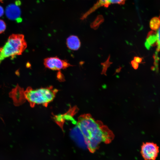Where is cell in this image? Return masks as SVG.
<instances>
[{"instance_id":"11","label":"cell","mask_w":160,"mask_h":160,"mask_svg":"<svg viewBox=\"0 0 160 160\" xmlns=\"http://www.w3.org/2000/svg\"><path fill=\"white\" fill-rule=\"evenodd\" d=\"M110 57L109 55L106 60L104 63H101V65L103 66L101 74H104L106 76V72L108 68L110 66V65L112 63V62L110 61Z\"/></svg>"},{"instance_id":"6","label":"cell","mask_w":160,"mask_h":160,"mask_svg":"<svg viewBox=\"0 0 160 160\" xmlns=\"http://www.w3.org/2000/svg\"><path fill=\"white\" fill-rule=\"evenodd\" d=\"M5 12L9 19L19 22L21 21L20 9L17 4H12L9 5L6 9Z\"/></svg>"},{"instance_id":"18","label":"cell","mask_w":160,"mask_h":160,"mask_svg":"<svg viewBox=\"0 0 160 160\" xmlns=\"http://www.w3.org/2000/svg\"><path fill=\"white\" fill-rule=\"evenodd\" d=\"M57 77L59 80L64 79L63 76L60 72H59L57 73Z\"/></svg>"},{"instance_id":"8","label":"cell","mask_w":160,"mask_h":160,"mask_svg":"<svg viewBox=\"0 0 160 160\" xmlns=\"http://www.w3.org/2000/svg\"><path fill=\"white\" fill-rule=\"evenodd\" d=\"M66 44L68 48L72 50H78L81 46V42L78 37L76 36L71 35L66 40Z\"/></svg>"},{"instance_id":"16","label":"cell","mask_w":160,"mask_h":160,"mask_svg":"<svg viewBox=\"0 0 160 160\" xmlns=\"http://www.w3.org/2000/svg\"><path fill=\"white\" fill-rule=\"evenodd\" d=\"M131 63L132 66L135 69H137L139 66V64L136 62L134 60H132L131 61Z\"/></svg>"},{"instance_id":"20","label":"cell","mask_w":160,"mask_h":160,"mask_svg":"<svg viewBox=\"0 0 160 160\" xmlns=\"http://www.w3.org/2000/svg\"><path fill=\"white\" fill-rule=\"evenodd\" d=\"M159 17L160 19V15L159 16Z\"/></svg>"},{"instance_id":"13","label":"cell","mask_w":160,"mask_h":160,"mask_svg":"<svg viewBox=\"0 0 160 160\" xmlns=\"http://www.w3.org/2000/svg\"><path fill=\"white\" fill-rule=\"evenodd\" d=\"M102 22V20L101 19L96 20L91 25V27L94 29L97 28L100 25Z\"/></svg>"},{"instance_id":"4","label":"cell","mask_w":160,"mask_h":160,"mask_svg":"<svg viewBox=\"0 0 160 160\" xmlns=\"http://www.w3.org/2000/svg\"><path fill=\"white\" fill-rule=\"evenodd\" d=\"M159 152V147L153 142L143 143L141 147V153L145 160H155Z\"/></svg>"},{"instance_id":"17","label":"cell","mask_w":160,"mask_h":160,"mask_svg":"<svg viewBox=\"0 0 160 160\" xmlns=\"http://www.w3.org/2000/svg\"><path fill=\"white\" fill-rule=\"evenodd\" d=\"M142 58L139 57L135 56L134 57V60L138 63H141L142 61Z\"/></svg>"},{"instance_id":"7","label":"cell","mask_w":160,"mask_h":160,"mask_svg":"<svg viewBox=\"0 0 160 160\" xmlns=\"http://www.w3.org/2000/svg\"><path fill=\"white\" fill-rule=\"evenodd\" d=\"M111 4V0H98L92 7L83 15L81 19L83 20L85 19L89 14L101 7L104 6L108 7Z\"/></svg>"},{"instance_id":"1","label":"cell","mask_w":160,"mask_h":160,"mask_svg":"<svg viewBox=\"0 0 160 160\" xmlns=\"http://www.w3.org/2000/svg\"><path fill=\"white\" fill-rule=\"evenodd\" d=\"M76 126L81 132L87 147L94 153L103 142L110 143L114 135L112 132L100 121L95 120L89 114L79 117Z\"/></svg>"},{"instance_id":"2","label":"cell","mask_w":160,"mask_h":160,"mask_svg":"<svg viewBox=\"0 0 160 160\" xmlns=\"http://www.w3.org/2000/svg\"><path fill=\"white\" fill-rule=\"evenodd\" d=\"M58 91L52 86L36 89L28 87L24 90L17 85L11 91L10 96L16 106L23 104L26 100L32 108L36 105L47 107L54 99Z\"/></svg>"},{"instance_id":"15","label":"cell","mask_w":160,"mask_h":160,"mask_svg":"<svg viewBox=\"0 0 160 160\" xmlns=\"http://www.w3.org/2000/svg\"><path fill=\"white\" fill-rule=\"evenodd\" d=\"M126 0H111V4H123L125 3Z\"/></svg>"},{"instance_id":"5","label":"cell","mask_w":160,"mask_h":160,"mask_svg":"<svg viewBox=\"0 0 160 160\" xmlns=\"http://www.w3.org/2000/svg\"><path fill=\"white\" fill-rule=\"evenodd\" d=\"M44 64L46 68L53 70L64 69L72 66L66 60H61L57 57L45 58Z\"/></svg>"},{"instance_id":"9","label":"cell","mask_w":160,"mask_h":160,"mask_svg":"<svg viewBox=\"0 0 160 160\" xmlns=\"http://www.w3.org/2000/svg\"><path fill=\"white\" fill-rule=\"evenodd\" d=\"M157 36L156 32L152 31L148 34L145 45L146 48L149 49L151 47L156 45Z\"/></svg>"},{"instance_id":"14","label":"cell","mask_w":160,"mask_h":160,"mask_svg":"<svg viewBox=\"0 0 160 160\" xmlns=\"http://www.w3.org/2000/svg\"><path fill=\"white\" fill-rule=\"evenodd\" d=\"M6 28V25L4 21L0 19V34L4 32Z\"/></svg>"},{"instance_id":"3","label":"cell","mask_w":160,"mask_h":160,"mask_svg":"<svg viewBox=\"0 0 160 160\" xmlns=\"http://www.w3.org/2000/svg\"><path fill=\"white\" fill-rule=\"evenodd\" d=\"M27 47V43L23 35L12 34L4 46L0 48V64L7 57H13L21 55Z\"/></svg>"},{"instance_id":"10","label":"cell","mask_w":160,"mask_h":160,"mask_svg":"<svg viewBox=\"0 0 160 160\" xmlns=\"http://www.w3.org/2000/svg\"><path fill=\"white\" fill-rule=\"evenodd\" d=\"M150 27L153 31H156L160 26V19L159 17H154L150 22Z\"/></svg>"},{"instance_id":"19","label":"cell","mask_w":160,"mask_h":160,"mask_svg":"<svg viewBox=\"0 0 160 160\" xmlns=\"http://www.w3.org/2000/svg\"><path fill=\"white\" fill-rule=\"evenodd\" d=\"M4 13V10L3 7L0 5V17H2Z\"/></svg>"},{"instance_id":"12","label":"cell","mask_w":160,"mask_h":160,"mask_svg":"<svg viewBox=\"0 0 160 160\" xmlns=\"http://www.w3.org/2000/svg\"><path fill=\"white\" fill-rule=\"evenodd\" d=\"M157 36L156 52L160 51V26L156 31Z\"/></svg>"}]
</instances>
